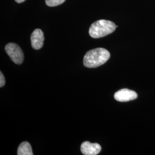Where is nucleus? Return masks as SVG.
Instances as JSON below:
<instances>
[{
	"instance_id": "obj_4",
	"label": "nucleus",
	"mask_w": 155,
	"mask_h": 155,
	"mask_svg": "<svg viewBox=\"0 0 155 155\" xmlns=\"http://www.w3.org/2000/svg\"><path fill=\"white\" fill-rule=\"evenodd\" d=\"M114 99L118 102H128L136 100L137 98V94L133 90L123 89L117 91L114 95Z\"/></svg>"
},
{
	"instance_id": "obj_9",
	"label": "nucleus",
	"mask_w": 155,
	"mask_h": 155,
	"mask_svg": "<svg viewBox=\"0 0 155 155\" xmlns=\"http://www.w3.org/2000/svg\"><path fill=\"white\" fill-rule=\"evenodd\" d=\"M5 84V79L2 72H0V87H2Z\"/></svg>"
},
{
	"instance_id": "obj_3",
	"label": "nucleus",
	"mask_w": 155,
	"mask_h": 155,
	"mask_svg": "<svg viewBox=\"0 0 155 155\" xmlns=\"http://www.w3.org/2000/svg\"><path fill=\"white\" fill-rule=\"evenodd\" d=\"M5 51L12 61L17 64H21L24 61V54L18 45L10 43L6 45Z\"/></svg>"
},
{
	"instance_id": "obj_1",
	"label": "nucleus",
	"mask_w": 155,
	"mask_h": 155,
	"mask_svg": "<svg viewBox=\"0 0 155 155\" xmlns=\"http://www.w3.org/2000/svg\"><path fill=\"white\" fill-rule=\"evenodd\" d=\"M110 56V52L103 48L88 51L84 56L83 64L88 68H96L105 64Z\"/></svg>"
},
{
	"instance_id": "obj_6",
	"label": "nucleus",
	"mask_w": 155,
	"mask_h": 155,
	"mask_svg": "<svg viewBox=\"0 0 155 155\" xmlns=\"http://www.w3.org/2000/svg\"><path fill=\"white\" fill-rule=\"evenodd\" d=\"M31 45L33 49H40L44 44L45 36L43 31L40 29H36L33 31L31 37Z\"/></svg>"
},
{
	"instance_id": "obj_8",
	"label": "nucleus",
	"mask_w": 155,
	"mask_h": 155,
	"mask_svg": "<svg viewBox=\"0 0 155 155\" xmlns=\"http://www.w3.org/2000/svg\"><path fill=\"white\" fill-rule=\"evenodd\" d=\"M66 0H45L47 5L51 7L63 4Z\"/></svg>"
},
{
	"instance_id": "obj_2",
	"label": "nucleus",
	"mask_w": 155,
	"mask_h": 155,
	"mask_svg": "<svg viewBox=\"0 0 155 155\" xmlns=\"http://www.w3.org/2000/svg\"><path fill=\"white\" fill-rule=\"evenodd\" d=\"M116 28V24L111 21L100 20L91 25L89 28V35L94 39L101 38L113 33Z\"/></svg>"
},
{
	"instance_id": "obj_10",
	"label": "nucleus",
	"mask_w": 155,
	"mask_h": 155,
	"mask_svg": "<svg viewBox=\"0 0 155 155\" xmlns=\"http://www.w3.org/2000/svg\"><path fill=\"white\" fill-rule=\"evenodd\" d=\"M25 0H15V1L17 3H22L23 2H24Z\"/></svg>"
},
{
	"instance_id": "obj_5",
	"label": "nucleus",
	"mask_w": 155,
	"mask_h": 155,
	"mask_svg": "<svg viewBox=\"0 0 155 155\" xmlns=\"http://www.w3.org/2000/svg\"><path fill=\"white\" fill-rule=\"evenodd\" d=\"M81 150L83 155H97L101 152V147L98 143H91L89 141H84L81 146Z\"/></svg>"
},
{
	"instance_id": "obj_7",
	"label": "nucleus",
	"mask_w": 155,
	"mask_h": 155,
	"mask_svg": "<svg viewBox=\"0 0 155 155\" xmlns=\"http://www.w3.org/2000/svg\"><path fill=\"white\" fill-rule=\"evenodd\" d=\"M17 155H33L31 145L28 142H22V143L20 144L18 148Z\"/></svg>"
}]
</instances>
